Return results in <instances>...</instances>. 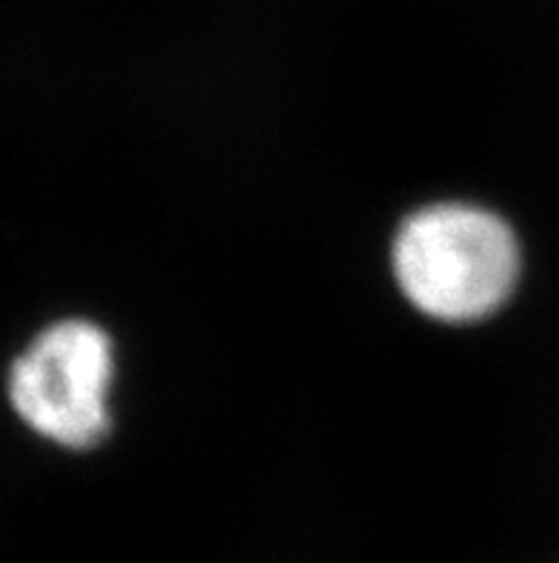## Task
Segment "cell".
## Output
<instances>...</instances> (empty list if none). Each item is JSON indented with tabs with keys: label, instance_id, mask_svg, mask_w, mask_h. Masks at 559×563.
<instances>
[{
	"label": "cell",
	"instance_id": "1",
	"mask_svg": "<svg viewBox=\"0 0 559 563\" xmlns=\"http://www.w3.org/2000/svg\"><path fill=\"white\" fill-rule=\"evenodd\" d=\"M391 261L405 298L428 318L448 323L496 312L519 278V246L508 223L466 203L411 214Z\"/></svg>",
	"mask_w": 559,
	"mask_h": 563
},
{
	"label": "cell",
	"instance_id": "2",
	"mask_svg": "<svg viewBox=\"0 0 559 563\" xmlns=\"http://www.w3.org/2000/svg\"><path fill=\"white\" fill-rule=\"evenodd\" d=\"M112 341L80 318L49 323L9 366L7 395L14 415L43 441L89 450L109 432Z\"/></svg>",
	"mask_w": 559,
	"mask_h": 563
}]
</instances>
